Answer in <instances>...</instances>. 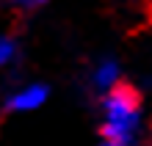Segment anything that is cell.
<instances>
[{
  "mask_svg": "<svg viewBox=\"0 0 152 146\" xmlns=\"http://www.w3.org/2000/svg\"><path fill=\"white\" fill-rule=\"evenodd\" d=\"M100 127L105 141L136 146L144 132V105L136 91L119 86L105 94L100 99Z\"/></svg>",
  "mask_w": 152,
  "mask_h": 146,
  "instance_id": "obj_1",
  "label": "cell"
},
{
  "mask_svg": "<svg viewBox=\"0 0 152 146\" xmlns=\"http://www.w3.org/2000/svg\"><path fill=\"white\" fill-rule=\"evenodd\" d=\"M47 99H50V88L44 83L31 80V83L14 86L3 97V110L6 113H36L47 105Z\"/></svg>",
  "mask_w": 152,
  "mask_h": 146,
  "instance_id": "obj_2",
  "label": "cell"
},
{
  "mask_svg": "<svg viewBox=\"0 0 152 146\" xmlns=\"http://www.w3.org/2000/svg\"><path fill=\"white\" fill-rule=\"evenodd\" d=\"M119 86H122V66H119L116 58H100L88 69V88L100 99L105 94H111L113 88H119Z\"/></svg>",
  "mask_w": 152,
  "mask_h": 146,
  "instance_id": "obj_3",
  "label": "cell"
},
{
  "mask_svg": "<svg viewBox=\"0 0 152 146\" xmlns=\"http://www.w3.org/2000/svg\"><path fill=\"white\" fill-rule=\"evenodd\" d=\"M20 61V41L8 33H0V72L11 69Z\"/></svg>",
  "mask_w": 152,
  "mask_h": 146,
  "instance_id": "obj_4",
  "label": "cell"
},
{
  "mask_svg": "<svg viewBox=\"0 0 152 146\" xmlns=\"http://www.w3.org/2000/svg\"><path fill=\"white\" fill-rule=\"evenodd\" d=\"M6 3H11L14 8H25V11H31V8H42V6H47L50 0H6Z\"/></svg>",
  "mask_w": 152,
  "mask_h": 146,
  "instance_id": "obj_5",
  "label": "cell"
},
{
  "mask_svg": "<svg viewBox=\"0 0 152 146\" xmlns=\"http://www.w3.org/2000/svg\"><path fill=\"white\" fill-rule=\"evenodd\" d=\"M97 146H122V143H113V141H105V138H102V141L97 143Z\"/></svg>",
  "mask_w": 152,
  "mask_h": 146,
  "instance_id": "obj_6",
  "label": "cell"
}]
</instances>
